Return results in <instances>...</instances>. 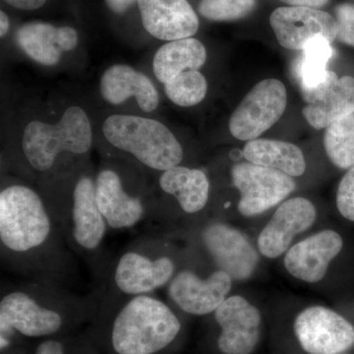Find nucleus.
Listing matches in <instances>:
<instances>
[{
  "mask_svg": "<svg viewBox=\"0 0 354 354\" xmlns=\"http://www.w3.org/2000/svg\"><path fill=\"white\" fill-rule=\"evenodd\" d=\"M337 207L342 216L354 221V167L349 169L339 183Z\"/></svg>",
  "mask_w": 354,
  "mask_h": 354,
  "instance_id": "c85d7f7f",
  "label": "nucleus"
},
{
  "mask_svg": "<svg viewBox=\"0 0 354 354\" xmlns=\"http://www.w3.org/2000/svg\"><path fill=\"white\" fill-rule=\"evenodd\" d=\"M9 28H10V21H9L8 16L4 11H1L0 12V37L1 38L6 36Z\"/></svg>",
  "mask_w": 354,
  "mask_h": 354,
  "instance_id": "f704fd0d",
  "label": "nucleus"
},
{
  "mask_svg": "<svg viewBox=\"0 0 354 354\" xmlns=\"http://www.w3.org/2000/svg\"><path fill=\"white\" fill-rule=\"evenodd\" d=\"M62 232L48 203L25 184L0 191V249L11 265L53 279L66 264Z\"/></svg>",
  "mask_w": 354,
  "mask_h": 354,
  "instance_id": "f257e3e1",
  "label": "nucleus"
},
{
  "mask_svg": "<svg viewBox=\"0 0 354 354\" xmlns=\"http://www.w3.org/2000/svg\"><path fill=\"white\" fill-rule=\"evenodd\" d=\"M283 3L290 6L310 7V8H318L329 3L330 0H279Z\"/></svg>",
  "mask_w": 354,
  "mask_h": 354,
  "instance_id": "72a5a7b5",
  "label": "nucleus"
},
{
  "mask_svg": "<svg viewBox=\"0 0 354 354\" xmlns=\"http://www.w3.org/2000/svg\"><path fill=\"white\" fill-rule=\"evenodd\" d=\"M109 300L120 301L111 332V346L118 354L157 353L180 333L176 314L153 295Z\"/></svg>",
  "mask_w": 354,
  "mask_h": 354,
  "instance_id": "7ed1b4c3",
  "label": "nucleus"
},
{
  "mask_svg": "<svg viewBox=\"0 0 354 354\" xmlns=\"http://www.w3.org/2000/svg\"><path fill=\"white\" fill-rule=\"evenodd\" d=\"M104 2L113 13L122 15L132 8V6L138 2V0H104Z\"/></svg>",
  "mask_w": 354,
  "mask_h": 354,
  "instance_id": "473e14b6",
  "label": "nucleus"
},
{
  "mask_svg": "<svg viewBox=\"0 0 354 354\" xmlns=\"http://www.w3.org/2000/svg\"><path fill=\"white\" fill-rule=\"evenodd\" d=\"M354 111V78L344 76L322 99L308 104L302 111L305 120L317 130L328 128Z\"/></svg>",
  "mask_w": 354,
  "mask_h": 354,
  "instance_id": "393cba45",
  "label": "nucleus"
},
{
  "mask_svg": "<svg viewBox=\"0 0 354 354\" xmlns=\"http://www.w3.org/2000/svg\"><path fill=\"white\" fill-rule=\"evenodd\" d=\"M207 60V50L199 39L186 38L167 41L153 59V70L158 82L165 84L187 70H199Z\"/></svg>",
  "mask_w": 354,
  "mask_h": 354,
  "instance_id": "5701e85b",
  "label": "nucleus"
},
{
  "mask_svg": "<svg viewBox=\"0 0 354 354\" xmlns=\"http://www.w3.org/2000/svg\"><path fill=\"white\" fill-rule=\"evenodd\" d=\"M142 24L153 38L171 41L192 38L199 18L187 0H138Z\"/></svg>",
  "mask_w": 354,
  "mask_h": 354,
  "instance_id": "f3484780",
  "label": "nucleus"
},
{
  "mask_svg": "<svg viewBox=\"0 0 354 354\" xmlns=\"http://www.w3.org/2000/svg\"><path fill=\"white\" fill-rule=\"evenodd\" d=\"M158 185L162 192L174 197L188 215L199 213L208 204L209 181L201 169L176 165L160 172Z\"/></svg>",
  "mask_w": 354,
  "mask_h": 354,
  "instance_id": "4be33fe9",
  "label": "nucleus"
},
{
  "mask_svg": "<svg viewBox=\"0 0 354 354\" xmlns=\"http://www.w3.org/2000/svg\"><path fill=\"white\" fill-rule=\"evenodd\" d=\"M344 241L334 230H326L291 247L286 254V269L306 283L322 281L330 263L341 252Z\"/></svg>",
  "mask_w": 354,
  "mask_h": 354,
  "instance_id": "a211bd4d",
  "label": "nucleus"
},
{
  "mask_svg": "<svg viewBox=\"0 0 354 354\" xmlns=\"http://www.w3.org/2000/svg\"><path fill=\"white\" fill-rule=\"evenodd\" d=\"M95 196L111 230L132 228L146 216L143 197L130 192L122 176L111 167H102L95 176Z\"/></svg>",
  "mask_w": 354,
  "mask_h": 354,
  "instance_id": "2eb2a0df",
  "label": "nucleus"
},
{
  "mask_svg": "<svg viewBox=\"0 0 354 354\" xmlns=\"http://www.w3.org/2000/svg\"><path fill=\"white\" fill-rule=\"evenodd\" d=\"M257 6V0H200L198 11L205 19L225 22L241 19Z\"/></svg>",
  "mask_w": 354,
  "mask_h": 354,
  "instance_id": "cd10ccee",
  "label": "nucleus"
},
{
  "mask_svg": "<svg viewBox=\"0 0 354 354\" xmlns=\"http://www.w3.org/2000/svg\"><path fill=\"white\" fill-rule=\"evenodd\" d=\"M242 153L249 162L277 169L291 177L301 176L306 171L304 153L288 142L252 140L244 146Z\"/></svg>",
  "mask_w": 354,
  "mask_h": 354,
  "instance_id": "b1692460",
  "label": "nucleus"
},
{
  "mask_svg": "<svg viewBox=\"0 0 354 354\" xmlns=\"http://www.w3.org/2000/svg\"><path fill=\"white\" fill-rule=\"evenodd\" d=\"M203 245L216 269L227 272L232 281H246L258 265V254L245 235L223 223H212L203 228Z\"/></svg>",
  "mask_w": 354,
  "mask_h": 354,
  "instance_id": "f8f14e48",
  "label": "nucleus"
},
{
  "mask_svg": "<svg viewBox=\"0 0 354 354\" xmlns=\"http://www.w3.org/2000/svg\"><path fill=\"white\" fill-rule=\"evenodd\" d=\"M176 269L174 258L165 252L155 237L140 239L128 247L113 266L111 297L153 295L156 290L169 286Z\"/></svg>",
  "mask_w": 354,
  "mask_h": 354,
  "instance_id": "0eeeda50",
  "label": "nucleus"
},
{
  "mask_svg": "<svg viewBox=\"0 0 354 354\" xmlns=\"http://www.w3.org/2000/svg\"><path fill=\"white\" fill-rule=\"evenodd\" d=\"M342 354H346V353H342Z\"/></svg>",
  "mask_w": 354,
  "mask_h": 354,
  "instance_id": "c9c22d12",
  "label": "nucleus"
},
{
  "mask_svg": "<svg viewBox=\"0 0 354 354\" xmlns=\"http://www.w3.org/2000/svg\"><path fill=\"white\" fill-rule=\"evenodd\" d=\"M78 39L74 28L44 22L26 23L16 32L21 50L32 62L48 67L59 64L62 53L75 50Z\"/></svg>",
  "mask_w": 354,
  "mask_h": 354,
  "instance_id": "6ab92c4d",
  "label": "nucleus"
},
{
  "mask_svg": "<svg viewBox=\"0 0 354 354\" xmlns=\"http://www.w3.org/2000/svg\"><path fill=\"white\" fill-rule=\"evenodd\" d=\"M102 133L114 148L129 153L152 171H167L183 162L184 151L180 142L160 121L113 114L104 120Z\"/></svg>",
  "mask_w": 354,
  "mask_h": 354,
  "instance_id": "20e7f679",
  "label": "nucleus"
},
{
  "mask_svg": "<svg viewBox=\"0 0 354 354\" xmlns=\"http://www.w3.org/2000/svg\"><path fill=\"white\" fill-rule=\"evenodd\" d=\"M316 209L309 200L297 197L281 205L258 239L260 252L266 257H279L290 246L295 235L312 227Z\"/></svg>",
  "mask_w": 354,
  "mask_h": 354,
  "instance_id": "dca6fc26",
  "label": "nucleus"
},
{
  "mask_svg": "<svg viewBox=\"0 0 354 354\" xmlns=\"http://www.w3.org/2000/svg\"><path fill=\"white\" fill-rule=\"evenodd\" d=\"M295 333L309 354H342L354 346V327L337 312L312 306L295 319Z\"/></svg>",
  "mask_w": 354,
  "mask_h": 354,
  "instance_id": "9d476101",
  "label": "nucleus"
},
{
  "mask_svg": "<svg viewBox=\"0 0 354 354\" xmlns=\"http://www.w3.org/2000/svg\"><path fill=\"white\" fill-rule=\"evenodd\" d=\"M8 6L21 10H36L46 3V0H3Z\"/></svg>",
  "mask_w": 354,
  "mask_h": 354,
  "instance_id": "2f4dec72",
  "label": "nucleus"
},
{
  "mask_svg": "<svg viewBox=\"0 0 354 354\" xmlns=\"http://www.w3.org/2000/svg\"><path fill=\"white\" fill-rule=\"evenodd\" d=\"M67 245L88 260L99 257L109 225L95 196V177L81 174L66 206L48 207Z\"/></svg>",
  "mask_w": 354,
  "mask_h": 354,
  "instance_id": "423d86ee",
  "label": "nucleus"
},
{
  "mask_svg": "<svg viewBox=\"0 0 354 354\" xmlns=\"http://www.w3.org/2000/svg\"><path fill=\"white\" fill-rule=\"evenodd\" d=\"M100 92L102 99L113 106L134 97L145 113H153L160 104V95L152 80L127 64H114L104 70L100 80Z\"/></svg>",
  "mask_w": 354,
  "mask_h": 354,
  "instance_id": "aec40b11",
  "label": "nucleus"
},
{
  "mask_svg": "<svg viewBox=\"0 0 354 354\" xmlns=\"http://www.w3.org/2000/svg\"><path fill=\"white\" fill-rule=\"evenodd\" d=\"M232 183L241 193V215H261L279 204L295 189L291 176L252 162H239L232 169Z\"/></svg>",
  "mask_w": 354,
  "mask_h": 354,
  "instance_id": "1a4fd4ad",
  "label": "nucleus"
},
{
  "mask_svg": "<svg viewBox=\"0 0 354 354\" xmlns=\"http://www.w3.org/2000/svg\"><path fill=\"white\" fill-rule=\"evenodd\" d=\"M165 92L174 104L189 108L205 99L208 92V83L199 70H187L165 83Z\"/></svg>",
  "mask_w": 354,
  "mask_h": 354,
  "instance_id": "bb28decb",
  "label": "nucleus"
},
{
  "mask_svg": "<svg viewBox=\"0 0 354 354\" xmlns=\"http://www.w3.org/2000/svg\"><path fill=\"white\" fill-rule=\"evenodd\" d=\"M330 41L323 36L310 39L304 46V57L300 65V87L305 102L313 104L327 94L339 77L328 70L333 57Z\"/></svg>",
  "mask_w": 354,
  "mask_h": 354,
  "instance_id": "412c9836",
  "label": "nucleus"
},
{
  "mask_svg": "<svg viewBox=\"0 0 354 354\" xmlns=\"http://www.w3.org/2000/svg\"><path fill=\"white\" fill-rule=\"evenodd\" d=\"M337 41L354 48V6L342 3L335 8Z\"/></svg>",
  "mask_w": 354,
  "mask_h": 354,
  "instance_id": "c756f323",
  "label": "nucleus"
},
{
  "mask_svg": "<svg viewBox=\"0 0 354 354\" xmlns=\"http://www.w3.org/2000/svg\"><path fill=\"white\" fill-rule=\"evenodd\" d=\"M93 144V129L88 114L77 106L65 109L55 124L32 120L26 125L22 136V151L34 171L48 172L60 156H83Z\"/></svg>",
  "mask_w": 354,
  "mask_h": 354,
  "instance_id": "39448f33",
  "label": "nucleus"
},
{
  "mask_svg": "<svg viewBox=\"0 0 354 354\" xmlns=\"http://www.w3.org/2000/svg\"><path fill=\"white\" fill-rule=\"evenodd\" d=\"M85 300L62 290L53 279L43 278L6 291L0 299L1 351L15 334L27 337L57 335L69 312L83 309Z\"/></svg>",
  "mask_w": 354,
  "mask_h": 354,
  "instance_id": "f03ea898",
  "label": "nucleus"
},
{
  "mask_svg": "<svg viewBox=\"0 0 354 354\" xmlns=\"http://www.w3.org/2000/svg\"><path fill=\"white\" fill-rule=\"evenodd\" d=\"M221 328L218 348L223 354H251L260 337L261 314L245 298L227 297L214 312Z\"/></svg>",
  "mask_w": 354,
  "mask_h": 354,
  "instance_id": "4468645a",
  "label": "nucleus"
},
{
  "mask_svg": "<svg viewBox=\"0 0 354 354\" xmlns=\"http://www.w3.org/2000/svg\"><path fill=\"white\" fill-rule=\"evenodd\" d=\"M270 24L279 44L288 50H304L310 39L323 36L337 39V23L330 14L310 7H279L271 14Z\"/></svg>",
  "mask_w": 354,
  "mask_h": 354,
  "instance_id": "ddd939ff",
  "label": "nucleus"
},
{
  "mask_svg": "<svg viewBox=\"0 0 354 354\" xmlns=\"http://www.w3.org/2000/svg\"><path fill=\"white\" fill-rule=\"evenodd\" d=\"M324 146L335 167H354V111L326 128Z\"/></svg>",
  "mask_w": 354,
  "mask_h": 354,
  "instance_id": "a878e982",
  "label": "nucleus"
},
{
  "mask_svg": "<svg viewBox=\"0 0 354 354\" xmlns=\"http://www.w3.org/2000/svg\"><path fill=\"white\" fill-rule=\"evenodd\" d=\"M35 354H67L64 342L59 339H48L41 342Z\"/></svg>",
  "mask_w": 354,
  "mask_h": 354,
  "instance_id": "7c9ffc66",
  "label": "nucleus"
},
{
  "mask_svg": "<svg viewBox=\"0 0 354 354\" xmlns=\"http://www.w3.org/2000/svg\"><path fill=\"white\" fill-rule=\"evenodd\" d=\"M288 104L286 86L266 79L254 86L232 114L230 131L234 138L252 141L276 124Z\"/></svg>",
  "mask_w": 354,
  "mask_h": 354,
  "instance_id": "6e6552de",
  "label": "nucleus"
},
{
  "mask_svg": "<svg viewBox=\"0 0 354 354\" xmlns=\"http://www.w3.org/2000/svg\"><path fill=\"white\" fill-rule=\"evenodd\" d=\"M232 279L227 272L216 269L202 278L190 269L176 272L167 286L169 299L191 315L204 316L214 313L227 298Z\"/></svg>",
  "mask_w": 354,
  "mask_h": 354,
  "instance_id": "9b49d317",
  "label": "nucleus"
}]
</instances>
